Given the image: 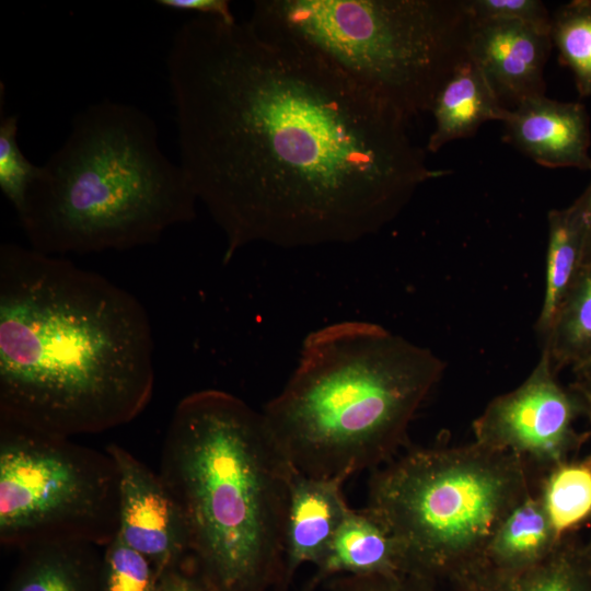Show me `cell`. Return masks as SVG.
<instances>
[{"instance_id": "6da1fadb", "label": "cell", "mask_w": 591, "mask_h": 591, "mask_svg": "<svg viewBox=\"0 0 591 591\" xmlns=\"http://www.w3.org/2000/svg\"><path fill=\"white\" fill-rule=\"evenodd\" d=\"M179 165L225 237L355 242L429 179L408 119L324 56L271 28L196 15L166 57Z\"/></svg>"}, {"instance_id": "7a4b0ae2", "label": "cell", "mask_w": 591, "mask_h": 591, "mask_svg": "<svg viewBox=\"0 0 591 591\" xmlns=\"http://www.w3.org/2000/svg\"><path fill=\"white\" fill-rule=\"evenodd\" d=\"M148 313L59 256L0 247V418L70 438L125 425L154 387Z\"/></svg>"}, {"instance_id": "3957f363", "label": "cell", "mask_w": 591, "mask_h": 591, "mask_svg": "<svg viewBox=\"0 0 591 591\" xmlns=\"http://www.w3.org/2000/svg\"><path fill=\"white\" fill-rule=\"evenodd\" d=\"M294 473L262 412L237 396L201 390L177 404L159 474L183 513L189 558L212 591H287Z\"/></svg>"}, {"instance_id": "277c9868", "label": "cell", "mask_w": 591, "mask_h": 591, "mask_svg": "<svg viewBox=\"0 0 591 591\" xmlns=\"http://www.w3.org/2000/svg\"><path fill=\"white\" fill-rule=\"evenodd\" d=\"M444 370L430 349L378 324L338 322L305 337L293 373L262 414L297 472L346 482L407 444Z\"/></svg>"}, {"instance_id": "5b68a950", "label": "cell", "mask_w": 591, "mask_h": 591, "mask_svg": "<svg viewBox=\"0 0 591 591\" xmlns=\"http://www.w3.org/2000/svg\"><path fill=\"white\" fill-rule=\"evenodd\" d=\"M198 197L142 109L101 101L76 114L63 144L16 212L30 247L53 256L155 243L196 216Z\"/></svg>"}, {"instance_id": "8992f818", "label": "cell", "mask_w": 591, "mask_h": 591, "mask_svg": "<svg viewBox=\"0 0 591 591\" xmlns=\"http://www.w3.org/2000/svg\"><path fill=\"white\" fill-rule=\"evenodd\" d=\"M537 485L512 452L476 441L415 448L373 471L367 507L396 538L408 575L453 586Z\"/></svg>"}, {"instance_id": "52a82bcc", "label": "cell", "mask_w": 591, "mask_h": 591, "mask_svg": "<svg viewBox=\"0 0 591 591\" xmlns=\"http://www.w3.org/2000/svg\"><path fill=\"white\" fill-rule=\"evenodd\" d=\"M251 22L314 49L407 119L468 59L463 0H260Z\"/></svg>"}, {"instance_id": "ba28073f", "label": "cell", "mask_w": 591, "mask_h": 591, "mask_svg": "<svg viewBox=\"0 0 591 591\" xmlns=\"http://www.w3.org/2000/svg\"><path fill=\"white\" fill-rule=\"evenodd\" d=\"M113 457L0 418V542L24 549L77 541L105 547L117 534Z\"/></svg>"}, {"instance_id": "9c48e42d", "label": "cell", "mask_w": 591, "mask_h": 591, "mask_svg": "<svg viewBox=\"0 0 591 591\" xmlns=\"http://www.w3.org/2000/svg\"><path fill=\"white\" fill-rule=\"evenodd\" d=\"M587 417L581 395L564 386L546 351L529 376L514 390L495 397L473 422L477 443L512 452L542 478L570 460L590 436L576 421Z\"/></svg>"}, {"instance_id": "30bf717a", "label": "cell", "mask_w": 591, "mask_h": 591, "mask_svg": "<svg viewBox=\"0 0 591 591\" xmlns=\"http://www.w3.org/2000/svg\"><path fill=\"white\" fill-rule=\"evenodd\" d=\"M105 451L119 475L117 536L144 555L160 578L189 556L183 513L160 474L119 445Z\"/></svg>"}, {"instance_id": "8fae6325", "label": "cell", "mask_w": 591, "mask_h": 591, "mask_svg": "<svg viewBox=\"0 0 591 591\" xmlns=\"http://www.w3.org/2000/svg\"><path fill=\"white\" fill-rule=\"evenodd\" d=\"M552 48L549 31L520 21L473 20L470 59L506 109L545 94L544 68Z\"/></svg>"}, {"instance_id": "7c38bea8", "label": "cell", "mask_w": 591, "mask_h": 591, "mask_svg": "<svg viewBox=\"0 0 591 591\" xmlns=\"http://www.w3.org/2000/svg\"><path fill=\"white\" fill-rule=\"evenodd\" d=\"M501 123L502 140L535 163L591 171L590 118L582 103L533 96L508 109Z\"/></svg>"}, {"instance_id": "4fadbf2b", "label": "cell", "mask_w": 591, "mask_h": 591, "mask_svg": "<svg viewBox=\"0 0 591 591\" xmlns=\"http://www.w3.org/2000/svg\"><path fill=\"white\" fill-rule=\"evenodd\" d=\"M345 480L296 471L290 486L285 531V587L305 564L316 566L348 511Z\"/></svg>"}, {"instance_id": "5bb4252c", "label": "cell", "mask_w": 591, "mask_h": 591, "mask_svg": "<svg viewBox=\"0 0 591 591\" xmlns=\"http://www.w3.org/2000/svg\"><path fill=\"white\" fill-rule=\"evenodd\" d=\"M408 575L403 551L368 507L350 509L333 536L304 591L340 576Z\"/></svg>"}, {"instance_id": "9a60e30c", "label": "cell", "mask_w": 591, "mask_h": 591, "mask_svg": "<svg viewBox=\"0 0 591 591\" xmlns=\"http://www.w3.org/2000/svg\"><path fill=\"white\" fill-rule=\"evenodd\" d=\"M559 540L536 487L506 517L477 565L455 584L474 577L506 576L529 569L547 558Z\"/></svg>"}, {"instance_id": "2e32d148", "label": "cell", "mask_w": 591, "mask_h": 591, "mask_svg": "<svg viewBox=\"0 0 591 591\" xmlns=\"http://www.w3.org/2000/svg\"><path fill=\"white\" fill-rule=\"evenodd\" d=\"M103 547L77 541L21 549L5 591H100Z\"/></svg>"}, {"instance_id": "e0dca14e", "label": "cell", "mask_w": 591, "mask_h": 591, "mask_svg": "<svg viewBox=\"0 0 591 591\" xmlns=\"http://www.w3.org/2000/svg\"><path fill=\"white\" fill-rule=\"evenodd\" d=\"M507 111L468 56L434 99L430 109L434 128L427 150L437 152L451 141L473 137L484 123L502 121Z\"/></svg>"}, {"instance_id": "ac0fdd59", "label": "cell", "mask_w": 591, "mask_h": 591, "mask_svg": "<svg viewBox=\"0 0 591 591\" xmlns=\"http://www.w3.org/2000/svg\"><path fill=\"white\" fill-rule=\"evenodd\" d=\"M547 225L544 297L535 325L541 345L582 267L586 210L581 195L568 207L551 210Z\"/></svg>"}, {"instance_id": "d6986e66", "label": "cell", "mask_w": 591, "mask_h": 591, "mask_svg": "<svg viewBox=\"0 0 591 591\" xmlns=\"http://www.w3.org/2000/svg\"><path fill=\"white\" fill-rule=\"evenodd\" d=\"M453 591H591V553L577 532L564 535L540 564L506 576L466 579Z\"/></svg>"}, {"instance_id": "ffe728a7", "label": "cell", "mask_w": 591, "mask_h": 591, "mask_svg": "<svg viewBox=\"0 0 591 591\" xmlns=\"http://www.w3.org/2000/svg\"><path fill=\"white\" fill-rule=\"evenodd\" d=\"M553 371L571 370L591 358V262L583 265L542 344Z\"/></svg>"}, {"instance_id": "44dd1931", "label": "cell", "mask_w": 591, "mask_h": 591, "mask_svg": "<svg viewBox=\"0 0 591 591\" xmlns=\"http://www.w3.org/2000/svg\"><path fill=\"white\" fill-rule=\"evenodd\" d=\"M537 490L557 536L577 532L591 520V454L551 468Z\"/></svg>"}, {"instance_id": "7402d4cb", "label": "cell", "mask_w": 591, "mask_h": 591, "mask_svg": "<svg viewBox=\"0 0 591 591\" xmlns=\"http://www.w3.org/2000/svg\"><path fill=\"white\" fill-rule=\"evenodd\" d=\"M551 38L559 62L573 74L578 94L591 96V0H572L552 13Z\"/></svg>"}, {"instance_id": "603a6c76", "label": "cell", "mask_w": 591, "mask_h": 591, "mask_svg": "<svg viewBox=\"0 0 591 591\" xmlns=\"http://www.w3.org/2000/svg\"><path fill=\"white\" fill-rule=\"evenodd\" d=\"M151 561L116 536L103 547L100 591H158Z\"/></svg>"}, {"instance_id": "cb8c5ba5", "label": "cell", "mask_w": 591, "mask_h": 591, "mask_svg": "<svg viewBox=\"0 0 591 591\" xmlns=\"http://www.w3.org/2000/svg\"><path fill=\"white\" fill-rule=\"evenodd\" d=\"M18 116L0 119V189L18 212L40 172L22 152L18 139Z\"/></svg>"}, {"instance_id": "d4e9b609", "label": "cell", "mask_w": 591, "mask_h": 591, "mask_svg": "<svg viewBox=\"0 0 591 591\" xmlns=\"http://www.w3.org/2000/svg\"><path fill=\"white\" fill-rule=\"evenodd\" d=\"M473 20L520 21L551 32L552 13L538 0H463Z\"/></svg>"}, {"instance_id": "484cf974", "label": "cell", "mask_w": 591, "mask_h": 591, "mask_svg": "<svg viewBox=\"0 0 591 591\" xmlns=\"http://www.w3.org/2000/svg\"><path fill=\"white\" fill-rule=\"evenodd\" d=\"M329 591H434V584L410 575L340 576L326 582Z\"/></svg>"}, {"instance_id": "4316f807", "label": "cell", "mask_w": 591, "mask_h": 591, "mask_svg": "<svg viewBox=\"0 0 591 591\" xmlns=\"http://www.w3.org/2000/svg\"><path fill=\"white\" fill-rule=\"evenodd\" d=\"M158 591H212L197 571L189 556L166 570L159 580Z\"/></svg>"}, {"instance_id": "83f0119b", "label": "cell", "mask_w": 591, "mask_h": 591, "mask_svg": "<svg viewBox=\"0 0 591 591\" xmlns=\"http://www.w3.org/2000/svg\"><path fill=\"white\" fill-rule=\"evenodd\" d=\"M163 8L190 11L197 15L212 16L225 22L236 21L228 0H157Z\"/></svg>"}, {"instance_id": "f1b7e54d", "label": "cell", "mask_w": 591, "mask_h": 591, "mask_svg": "<svg viewBox=\"0 0 591 591\" xmlns=\"http://www.w3.org/2000/svg\"><path fill=\"white\" fill-rule=\"evenodd\" d=\"M571 386L581 395L586 407L587 418L591 421V359L572 369Z\"/></svg>"}, {"instance_id": "f546056e", "label": "cell", "mask_w": 591, "mask_h": 591, "mask_svg": "<svg viewBox=\"0 0 591 591\" xmlns=\"http://www.w3.org/2000/svg\"><path fill=\"white\" fill-rule=\"evenodd\" d=\"M586 210V240L582 266L591 262V183L581 194Z\"/></svg>"}, {"instance_id": "4dcf8cb0", "label": "cell", "mask_w": 591, "mask_h": 591, "mask_svg": "<svg viewBox=\"0 0 591 591\" xmlns=\"http://www.w3.org/2000/svg\"><path fill=\"white\" fill-rule=\"evenodd\" d=\"M589 523L591 524V520L589 521ZM586 545H587L588 549H589L590 553H591V534H590L588 541L586 542Z\"/></svg>"}, {"instance_id": "1f68e13d", "label": "cell", "mask_w": 591, "mask_h": 591, "mask_svg": "<svg viewBox=\"0 0 591 591\" xmlns=\"http://www.w3.org/2000/svg\"><path fill=\"white\" fill-rule=\"evenodd\" d=\"M590 359H591V358H590ZM590 359H589V360H590ZM583 363H584V362H583Z\"/></svg>"}]
</instances>
